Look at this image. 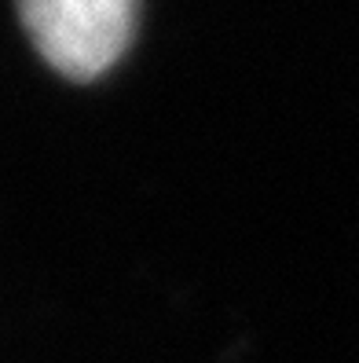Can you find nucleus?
<instances>
[{"mask_svg": "<svg viewBox=\"0 0 359 363\" xmlns=\"http://www.w3.org/2000/svg\"><path fill=\"white\" fill-rule=\"evenodd\" d=\"M18 18L52 70L92 81L125 55L139 0H15Z\"/></svg>", "mask_w": 359, "mask_h": 363, "instance_id": "nucleus-1", "label": "nucleus"}]
</instances>
